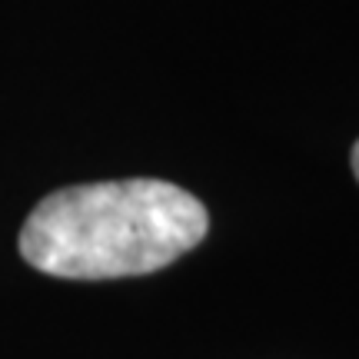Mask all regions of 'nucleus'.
I'll return each instance as SVG.
<instances>
[{"label": "nucleus", "mask_w": 359, "mask_h": 359, "mask_svg": "<svg viewBox=\"0 0 359 359\" xmlns=\"http://www.w3.org/2000/svg\"><path fill=\"white\" fill-rule=\"evenodd\" d=\"M206 230V206L177 183H80L34 206L20 230V257L60 280L147 276L203 243Z\"/></svg>", "instance_id": "f257e3e1"}, {"label": "nucleus", "mask_w": 359, "mask_h": 359, "mask_svg": "<svg viewBox=\"0 0 359 359\" xmlns=\"http://www.w3.org/2000/svg\"><path fill=\"white\" fill-rule=\"evenodd\" d=\"M353 173H356V180H359V140H356V147H353Z\"/></svg>", "instance_id": "f03ea898"}]
</instances>
